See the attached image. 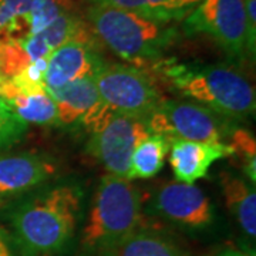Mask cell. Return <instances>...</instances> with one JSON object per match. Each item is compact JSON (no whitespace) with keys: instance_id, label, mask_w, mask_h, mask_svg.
<instances>
[{"instance_id":"1","label":"cell","mask_w":256,"mask_h":256,"mask_svg":"<svg viewBox=\"0 0 256 256\" xmlns=\"http://www.w3.org/2000/svg\"><path fill=\"white\" fill-rule=\"evenodd\" d=\"M82 195L77 184H57L22 196L8 212L9 239L16 255L64 254L77 234Z\"/></svg>"},{"instance_id":"2","label":"cell","mask_w":256,"mask_h":256,"mask_svg":"<svg viewBox=\"0 0 256 256\" xmlns=\"http://www.w3.org/2000/svg\"><path fill=\"white\" fill-rule=\"evenodd\" d=\"M156 70L175 92L232 121L255 116V90L246 77L225 64L156 62Z\"/></svg>"},{"instance_id":"3","label":"cell","mask_w":256,"mask_h":256,"mask_svg":"<svg viewBox=\"0 0 256 256\" xmlns=\"http://www.w3.org/2000/svg\"><path fill=\"white\" fill-rule=\"evenodd\" d=\"M141 218L142 201L137 186L126 178L104 175L80 235L82 256H116L141 226Z\"/></svg>"},{"instance_id":"4","label":"cell","mask_w":256,"mask_h":256,"mask_svg":"<svg viewBox=\"0 0 256 256\" xmlns=\"http://www.w3.org/2000/svg\"><path fill=\"white\" fill-rule=\"evenodd\" d=\"M87 18L94 33L111 52L140 66L160 62L178 37L176 28L171 23L104 4H92Z\"/></svg>"},{"instance_id":"5","label":"cell","mask_w":256,"mask_h":256,"mask_svg":"<svg viewBox=\"0 0 256 256\" xmlns=\"http://www.w3.org/2000/svg\"><path fill=\"white\" fill-rule=\"evenodd\" d=\"M184 20L186 34H208L230 57L254 58L256 34L248 23L245 0H202Z\"/></svg>"},{"instance_id":"6","label":"cell","mask_w":256,"mask_h":256,"mask_svg":"<svg viewBox=\"0 0 256 256\" xmlns=\"http://www.w3.org/2000/svg\"><path fill=\"white\" fill-rule=\"evenodd\" d=\"M151 134L168 141L186 140L195 142H222L235 130L234 121L198 102L162 100L146 117Z\"/></svg>"},{"instance_id":"7","label":"cell","mask_w":256,"mask_h":256,"mask_svg":"<svg viewBox=\"0 0 256 256\" xmlns=\"http://www.w3.org/2000/svg\"><path fill=\"white\" fill-rule=\"evenodd\" d=\"M92 78L101 101L114 112L146 120L162 101L152 80L137 67L106 64Z\"/></svg>"},{"instance_id":"8","label":"cell","mask_w":256,"mask_h":256,"mask_svg":"<svg viewBox=\"0 0 256 256\" xmlns=\"http://www.w3.org/2000/svg\"><path fill=\"white\" fill-rule=\"evenodd\" d=\"M150 134L146 118L116 112L92 132L87 151L104 165L108 174L128 180L132 151Z\"/></svg>"},{"instance_id":"9","label":"cell","mask_w":256,"mask_h":256,"mask_svg":"<svg viewBox=\"0 0 256 256\" xmlns=\"http://www.w3.org/2000/svg\"><path fill=\"white\" fill-rule=\"evenodd\" d=\"M151 208L161 220L192 235L205 232L215 220L210 198L194 184H165L156 191Z\"/></svg>"},{"instance_id":"10","label":"cell","mask_w":256,"mask_h":256,"mask_svg":"<svg viewBox=\"0 0 256 256\" xmlns=\"http://www.w3.org/2000/svg\"><path fill=\"white\" fill-rule=\"evenodd\" d=\"M104 66V60L96 53L92 42L70 40L57 47L47 60L46 92L58 90L84 77H92Z\"/></svg>"},{"instance_id":"11","label":"cell","mask_w":256,"mask_h":256,"mask_svg":"<svg viewBox=\"0 0 256 256\" xmlns=\"http://www.w3.org/2000/svg\"><path fill=\"white\" fill-rule=\"evenodd\" d=\"M54 162L38 154L0 156V202L18 200L56 174Z\"/></svg>"},{"instance_id":"12","label":"cell","mask_w":256,"mask_h":256,"mask_svg":"<svg viewBox=\"0 0 256 256\" xmlns=\"http://www.w3.org/2000/svg\"><path fill=\"white\" fill-rule=\"evenodd\" d=\"M171 158L175 178L184 184H194L208 175L210 165L220 158L234 156V148L224 142H195L171 140Z\"/></svg>"},{"instance_id":"13","label":"cell","mask_w":256,"mask_h":256,"mask_svg":"<svg viewBox=\"0 0 256 256\" xmlns=\"http://www.w3.org/2000/svg\"><path fill=\"white\" fill-rule=\"evenodd\" d=\"M57 107V127L73 130L82 126L88 111L100 104L101 98L92 77H84L58 90H47Z\"/></svg>"},{"instance_id":"14","label":"cell","mask_w":256,"mask_h":256,"mask_svg":"<svg viewBox=\"0 0 256 256\" xmlns=\"http://www.w3.org/2000/svg\"><path fill=\"white\" fill-rule=\"evenodd\" d=\"M220 185L229 212L235 218L248 240L256 236V192L255 185L232 172L220 174Z\"/></svg>"},{"instance_id":"15","label":"cell","mask_w":256,"mask_h":256,"mask_svg":"<svg viewBox=\"0 0 256 256\" xmlns=\"http://www.w3.org/2000/svg\"><path fill=\"white\" fill-rule=\"evenodd\" d=\"M202 0H92V4H104L128 10L162 23L185 18Z\"/></svg>"},{"instance_id":"16","label":"cell","mask_w":256,"mask_h":256,"mask_svg":"<svg viewBox=\"0 0 256 256\" xmlns=\"http://www.w3.org/2000/svg\"><path fill=\"white\" fill-rule=\"evenodd\" d=\"M116 256H188V252L162 232L140 226L122 244Z\"/></svg>"},{"instance_id":"17","label":"cell","mask_w":256,"mask_h":256,"mask_svg":"<svg viewBox=\"0 0 256 256\" xmlns=\"http://www.w3.org/2000/svg\"><path fill=\"white\" fill-rule=\"evenodd\" d=\"M171 148L170 141L162 136L150 134L132 151L128 180L151 178L164 166V160Z\"/></svg>"},{"instance_id":"18","label":"cell","mask_w":256,"mask_h":256,"mask_svg":"<svg viewBox=\"0 0 256 256\" xmlns=\"http://www.w3.org/2000/svg\"><path fill=\"white\" fill-rule=\"evenodd\" d=\"M20 118L28 124L56 126L57 127V107L47 92L32 96H18L9 102Z\"/></svg>"},{"instance_id":"19","label":"cell","mask_w":256,"mask_h":256,"mask_svg":"<svg viewBox=\"0 0 256 256\" xmlns=\"http://www.w3.org/2000/svg\"><path fill=\"white\" fill-rule=\"evenodd\" d=\"M30 3L32 0H0V42H23L28 38Z\"/></svg>"},{"instance_id":"20","label":"cell","mask_w":256,"mask_h":256,"mask_svg":"<svg viewBox=\"0 0 256 256\" xmlns=\"http://www.w3.org/2000/svg\"><path fill=\"white\" fill-rule=\"evenodd\" d=\"M70 0H32L28 13V36L38 34L56 18L68 13Z\"/></svg>"},{"instance_id":"21","label":"cell","mask_w":256,"mask_h":256,"mask_svg":"<svg viewBox=\"0 0 256 256\" xmlns=\"http://www.w3.org/2000/svg\"><path fill=\"white\" fill-rule=\"evenodd\" d=\"M28 126L9 102L0 97V150H6L18 142L26 134Z\"/></svg>"},{"instance_id":"22","label":"cell","mask_w":256,"mask_h":256,"mask_svg":"<svg viewBox=\"0 0 256 256\" xmlns=\"http://www.w3.org/2000/svg\"><path fill=\"white\" fill-rule=\"evenodd\" d=\"M232 142L229 146L234 148V156L239 154L244 161V171L246 174L248 180L255 185L256 182V148L255 138L252 134L242 128H235L230 134Z\"/></svg>"},{"instance_id":"23","label":"cell","mask_w":256,"mask_h":256,"mask_svg":"<svg viewBox=\"0 0 256 256\" xmlns=\"http://www.w3.org/2000/svg\"><path fill=\"white\" fill-rule=\"evenodd\" d=\"M0 256H18L9 236L2 229H0Z\"/></svg>"},{"instance_id":"24","label":"cell","mask_w":256,"mask_h":256,"mask_svg":"<svg viewBox=\"0 0 256 256\" xmlns=\"http://www.w3.org/2000/svg\"><path fill=\"white\" fill-rule=\"evenodd\" d=\"M208 256H255L254 252H245V250H240V249H232V248H228V249H222L216 254H212V255Z\"/></svg>"}]
</instances>
